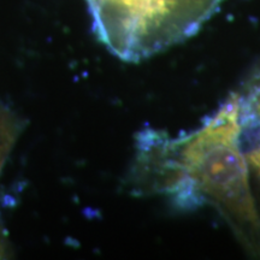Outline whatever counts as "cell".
Masks as SVG:
<instances>
[{
	"label": "cell",
	"instance_id": "3957f363",
	"mask_svg": "<svg viewBox=\"0 0 260 260\" xmlns=\"http://www.w3.org/2000/svg\"><path fill=\"white\" fill-rule=\"evenodd\" d=\"M239 100L242 145L253 148L260 146V65L236 93Z\"/></svg>",
	"mask_w": 260,
	"mask_h": 260
},
{
	"label": "cell",
	"instance_id": "6da1fadb",
	"mask_svg": "<svg viewBox=\"0 0 260 260\" xmlns=\"http://www.w3.org/2000/svg\"><path fill=\"white\" fill-rule=\"evenodd\" d=\"M132 181L136 190L164 194L183 211L213 207L242 245L260 255V212L242 153L236 93L194 132L176 139L141 133Z\"/></svg>",
	"mask_w": 260,
	"mask_h": 260
},
{
	"label": "cell",
	"instance_id": "5b68a950",
	"mask_svg": "<svg viewBox=\"0 0 260 260\" xmlns=\"http://www.w3.org/2000/svg\"><path fill=\"white\" fill-rule=\"evenodd\" d=\"M4 254V251H3V246H2V242H0V258H2V255Z\"/></svg>",
	"mask_w": 260,
	"mask_h": 260
},
{
	"label": "cell",
	"instance_id": "7a4b0ae2",
	"mask_svg": "<svg viewBox=\"0 0 260 260\" xmlns=\"http://www.w3.org/2000/svg\"><path fill=\"white\" fill-rule=\"evenodd\" d=\"M94 31L126 61H140L193 37L224 0H86Z\"/></svg>",
	"mask_w": 260,
	"mask_h": 260
},
{
	"label": "cell",
	"instance_id": "277c9868",
	"mask_svg": "<svg viewBox=\"0 0 260 260\" xmlns=\"http://www.w3.org/2000/svg\"><path fill=\"white\" fill-rule=\"evenodd\" d=\"M16 133L17 126L15 119L8 111H0V170L14 144Z\"/></svg>",
	"mask_w": 260,
	"mask_h": 260
}]
</instances>
